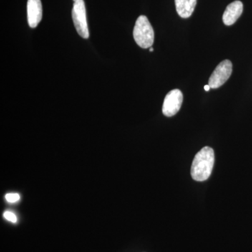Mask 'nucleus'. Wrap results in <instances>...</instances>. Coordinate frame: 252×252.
Here are the masks:
<instances>
[{
  "label": "nucleus",
  "instance_id": "nucleus-1",
  "mask_svg": "<svg viewBox=\"0 0 252 252\" xmlns=\"http://www.w3.org/2000/svg\"><path fill=\"white\" fill-rule=\"evenodd\" d=\"M215 164V152L211 147L202 149L194 158L191 166L192 178L197 182L207 180L211 175Z\"/></svg>",
  "mask_w": 252,
  "mask_h": 252
},
{
  "label": "nucleus",
  "instance_id": "nucleus-2",
  "mask_svg": "<svg viewBox=\"0 0 252 252\" xmlns=\"http://www.w3.org/2000/svg\"><path fill=\"white\" fill-rule=\"evenodd\" d=\"M133 36L137 45L142 49L152 47L154 42V31L147 16H140L136 21Z\"/></svg>",
  "mask_w": 252,
  "mask_h": 252
},
{
  "label": "nucleus",
  "instance_id": "nucleus-3",
  "mask_svg": "<svg viewBox=\"0 0 252 252\" xmlns=\"http://www.w3.org/2000/svg\"><path fill=\"white\" fill-rule=\"evenodd\" d=\"M74 6L72 11L73 22L77 30L78 34L84 38L89 37V28L86 20V11L85 3L84 0H73Z\"/></svg>",
  "mask_w": 252,
  "mask_h": 252
},
{
  "label": "nucleus",
  "instance_id": "nucleus-4",
  "mask_svg": "<svg viewBox=\"0 0 252 252\" xmlns=\"http://www.w3.org/2000/svg\"><path fill=\"white\" fill-rule=\"evenodd\" d=\"M233 72V64L229 60L222 61L215 68V71L210 76L208 85L210 89H218L229 79Z\"/></svg>",
  "mask_w": 252,
  "mask_h": 252
},
{
  "label": "nucleus",
  "instance_id": "nucleus-5",
  "mask_svg": "<svg viewBox=\"0 0 252 252\" xmlns=\"http://www.w3.org/2000/svg\"><path fill=\"white\" fill-rule=\"evenodd\" d=\"M183 99V94L179 89H174L170 91L164 99L162 114L167 117L175 116L180 111Z\"/></svg>",
  "mask_w": 252,
  "mask_h": 252
},
{
  "label": "nucleus",
  "instance_id": "nucleus-6",
  "mask_svg": "<svg viewBox=\"0 0 252 252\" xmlns=\"http://www.w3.org/2000/svg\"><path fill=\"white\" fill-rule=\"evenodd\" d=\"M27 12L30 27L36 28L42 19V5L41 0H28Z\"/></svg>",
  "mask_w": 252,
  "mask_h": 252
},
{
  "label": "nucleus",
  "instance_id": "nucleus-7",
  "mask_svg": "<svg viewBox=\"0 0 252 252\" xmlns=\"http://www.w3.org/2000/svg\"><path fill=\"white\" fill-rule=\"evenodd\" d=\"M243 11L242 1H235L228 5L223 15V22L225 26H232L240 17Z\"/></svg>",
  "mask_w": 252,
  "mask_h": 252
},
{
  "label": "nucleus",
  "instance_id": "nucleus-8",
  "mask_svg": "<svg viewBox=\"0 0 252 252\" xmlns=\"http://www.w3.org/2000/svg\"><path fill=\"white\" fill-rule=\"evenodd\" d=\"M176 10L180 17L188 18L193 14L197 0H175Z\"/></svg>",
  "mask_w": 252,
  "mask_h": 252
},
{
  "label": "nucleus",
  "instance_id": "nucleus-9",
  "mask_svg": "<svg viewBox=\"0 0 252 252\" xmlns=\"http://www.w3.org/2000/svg\"><path fill=\"white\" fill-rule=\"evenodd\" d=\"M5 198L9 203H16L20 200V195L18 193H7L5 195Z\"/></svg>",
  "mask_w": 252,
  "mask_h": 252
},
{
  "label": "nucleus",
  "instance_id": "nucleus-10",
  "mask_svg": "<svg viewBox=\"0 0 252 252\" xmlns=\"http://www.w3.org/2000/svg\"><path fill=\"white\" fill-rule=\"evenodd\" d=\"M4 217L6 220H9V221L12 222V223H16V221H17V217H16L15 214L11 212H5Z\"/></svg>",
  "mask_w": 252,
  "mask_h": 252
},
{
  "label": "nucleus",
  "instance_id": "nucleus-11",
  "mask_svg": "<svg viewBox=\"0 0 252 252\" xmlns=\"http://www.w3.org/2000/svg\"><path fill=\"white\" fill-rule=\"evenodd\" d=\"M204 89H205V91H209L210 89V86L209 85L205 86V87H204Z\"/></svg>",
  "mask_w": 252,
  "mask_h": 252
},
{
  "label": "nucleus",
  "instance_id": "nucleus-12",
  "mask_svg": "<svg viewBox=\"0 0 252 252\" xmlns=\"http://www.w3.org/2000/svg\"><path fill=\"white\" fill-rule=\"evenodd\" d=\"M149 51H150V52H153V51H154L153 48L151 47L150 49H149Z\"/></svg>",
  "mask_w": 252,
  "mask_h": 252
}]
</instances>
